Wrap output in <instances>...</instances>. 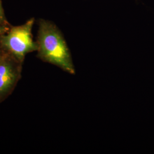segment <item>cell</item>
<instances>
[{"mask_svg": "<svg viewBox=\"0 0 154 154\" xmlns=\"http://www.w3.org/2000/svg\"><path fill=\"white\" fill-rule=\"evenodd\" d=\"M34 18L21 25L13 26L0 37V44L7 52L21 63L30 53L37 51L38 45L33 38L32 29Z\"/></svg>", "mask_w": 154, "mask_h": 154, "instance_id": "obj_2", "label": "cell"}, {"mask_svg": "<svg viewBox=\"0 0 154 154\" xmlns=\"http://www.w3.org/2000/svg\"><path fill=\"white\" fill-rule=\"evenodd\" d=\"M37 43L38 57L74 75L75 70L72 55L62 33L54 23L40 19Z\"/></svg>", "mask_w": 154, "mask_h": 154, "instance_id": "obj_1", "label": "cell"}, {"mask_svg": "<svg viewBox=\"0 0 154 154\" xmlns=\"http://www.w3.org/2000/svg\"><path fill=\"white\" fill-rule=\"evenodd\" d=\"M21 63L6 54L0 61V100L7 97L15 87L21 74Z\"/></svg>", "mask_w": 154, "mask_h": 154, "instance_id": "obj_3", "label": "cell"}, {"mask_svg": "<svg viewBox=\"0 0 154 154\" xmlns=\"http://www.w3.org/2000/svg\"><path fill=\"white\" fill-rule=\"evenodd\" d=\"M2 56V54H1V51H0V61H1V60Z\"/></svg>", "mask_w": 154, "mask_h": 154, "instance_id": "obj_6", "label": "cell"}, {"mask_svg": "<svg viewBox=\"0 0 154 154\" xmlns=\"http://www.w3.org/2000/svg\"><path fill=\"white\" fill-rule=\"evenodd\" d=\"M0 25H4L9 26V23L6 18L5 13L2 5L1 0H0Z\"/></svg>", "mask_w": 154, "mask_h": 154, "instance_id": "obj_4", "label": "cell"}, {"mask_svg": "<svg viewBox=\"0 0 154 154\" xmlns=\"http://www.w3.org/2000/svg\"><path fill=\"white\" fill-rule=\"evenodd\" d=\"M10 27L8 26H4V25H0V37L4 34L5 33H6L9 29Z\"/></svg>", "mask_w": 154, "mask_h": 154, "instance_id": "obj_5", "label": "cell"}]
</instances>
